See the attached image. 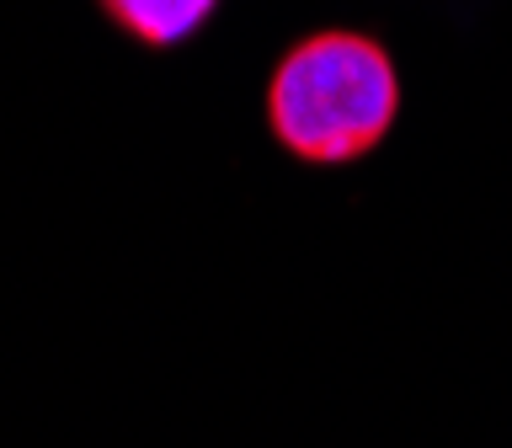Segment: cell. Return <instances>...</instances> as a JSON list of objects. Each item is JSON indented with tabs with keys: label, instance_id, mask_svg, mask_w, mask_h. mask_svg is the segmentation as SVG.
I'll use <instances>...</instances> for the list:
<instances>
[{
	"label": "cell",
	"instance_id": "2",
	"mask_svg": "<svg viewBox=\"0 0 512 448\" xmlns=\"http://www.w3.org/2000/svg\"><path fill=\"white\" fill-rule=\"evenodd\" d=\"M96 6L107 11L112 27L144 48H182L208 27L219 0H96Z\"/></svg>",
	"mask_w": 512,
	"mask_h": 448
},
{
	"label": "cell",
	"instance_id": "1",
	"mask_svg": "<svg viewBox=\"0 0 512 448\" xmlns=\"http://www.w3.org/2000/svg\"><path fill=\"white\" fill-rule=\"evenodd\" d=\"M400 118V75L363 32H310L267 75V128L304 166H352L374 155Z\"/></svg>",
	"mask_w": 512,
	"mask_h": 448
}]
</instances>
